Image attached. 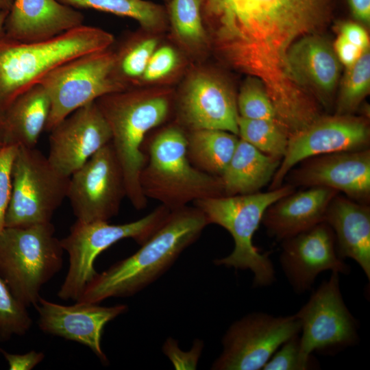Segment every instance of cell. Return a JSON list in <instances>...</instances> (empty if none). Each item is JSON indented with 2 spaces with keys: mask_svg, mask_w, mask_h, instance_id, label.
Returning <instances> with one entry per match:
<instances>
[{
  "mask_svg": "<svg viewBox=\"0 0 370 370\" xmlns=\"http://www.w3.org/2000/svg\"><path fill=\"white\" fill-rule=\"evenodd\" d=\"M50 99L39 84L19 95L6 111L0 124L5 146L34 148L45 130Z\"/></svg>",
  "mask_w": 370,
  "mask_h": 370,
  "instance_id": "obj_23",
  "label": "cell"
},
{
  "mask_svg": "<svg viewBox=\"0 0 370 370\" xmlns=\"http://www.w3.org/2000/svg\"><path fill=\"white\" fill-rule=\"evenodd\" d=\"M332 228L339 256L352 258L370 279V208L338 194L325 216Z\"/></svg>",
  "mask_w": 370,
  "mask_h": 370,
  "instance_id": "obj_22",
  "label": "cell"
},
{
  "mask_svg": "<svg viewBox=\"0 0 370 370\" xmlns=\"http://www.w3.org/2000/svg\"><path fill=\"white\" fill-rule=\"evenodd\" d=\"M112 34L82 25L51 39L26 42L0 36V124L14 101L51 70L84 54L110 48Z\"/></svg>",
  "mask_w": 370,
  "mask_h": 370,
  "instance_id": "obj_2",
  "label": "cell"
},
{
  "mask_svg": "<svg viewBox=\"0 0 370 370\" xmlns=\"http://www.w3.org/2000/svg\"><path fill=\"white\" fill-rule=\"evenodd\" d=\"M309 16H315L328 8L327 0H286Z\"/></svg>",
  "mask_w": 370,
  "mask_h": 370,
  "instance_id": "obj_40",
  "label": "cell"
},
{
  "mask_svg": "<svg viewBox=\"0 0 370 370\" xmlns=\"http://www.w3.org/2000/svg\"><path fill=\"white\" fill-rule=\"evenodd\" d=\"M14 0H0V12H9Z\"/></svg>",
  "mask_w": 370,
  "mask_h": 370,
  "instance_id": "obj_42",
  "label": "cell"
},
{
  "mask_svg": "<svg viewBox=\"0 0 370 370\" xmlns=\"http://www.w3.org/2000/svg\"><path fill=\"white\" fill-rule=\"evenodd\" d=\"M49 132L48 160L66 177L112 139L110 128L95 101L75 110Z\"/></svg>",
  "mask_w": 370,
  "mask_h": 370,
  "instance_id": "obj_14",
  "label": "cell"
},
{
  "mask_svg": "<svg viewBox=\"0 0 370 370\" xmlns=\"http://www.w3.org/2000/svg\"><path fill=\"white\" fill-rule=\"evenodd\" d=\"M116 57L110 48L68 60L38 82L50 99L45 130L51 132L79 108L99 98L126 90L114 75Z\"/></svg>",
  "mask_w": 370,
  "mask_h": 370,
  "instance_id": "obj_8",
  "label": "cell"
},
{
  "mask_svg": "<svg viewBox=\"0 0 370 370\" xmlns=\"http://www.w3.org/2000/svg\"><path fill=\"white\" fill-rule=\"evenodd\" d=\"M281 160L268 156L239 138L236 149L220 177L224 195L260 192L271 182Z\"/></svg>",
  "mask_w": 370,
  "mask_h": 370,
  "instance_id": "obj_24",
  "label": "cell"
},
{
  "mask_svg": "<svg viewBox=\"0 0 370 370\" xmlns=\"http://www.w3.org/2000/svg\"><path fill=\"white\" fill-rule=\"evenodd\" d=\"M347 70L338 103V114H347L354 110L369 90V49L364 51L355 64Z\"/></svg>",
  "mask_w": 370,
  "mask_h": 370,
  "instance_id": "obj_29",
  "label": "cell"
},
{
  "mask_svg": "<svg viewBox=\"0 0 370 370\" xmlns=\"http://www.w3.org/2000/svg\"><path fill=\"white\" fill-rule=\"evenodd\" d=\"M84 21L79 10L58 0H14L4 32L18 41L40 42L81 26Z\"/></svg>",
  "mask_w": 370,
  "mask_h": 370,
  "instance_id": "obj_19",
  "label": "cell"
},
{
  "mask_svg": "<svg viewBox=\"0 0 370 370\" xmlns=\"http://www.w3.org/2000/svg\"><path fill=\"white\" fill-rule=\"evenodd\" d=\"M177 63L175 51L170 47L155 50L142 77L147 81H156L168 75Z\"/></svg>",
  "mask_w": 370,
  "mask_h": 370,
  "instance_id": "obj_36",
  "label": "cell"
},
{
  "mask_svg": "<svg viewBox=\"0 0 370 370\" xmlns=\"http://www.w3.org/2000/svg\"><path fill=\"white\" fill-rule=\"evenodd\" d=\"M280 262L294 291L304 293L311 289L319 273L331 271L348 274L350 267L338 254L330 226L321 222L282 241Z\"/></svg>",
  "mask_w": 370,
  "mask_h": 370,
  "instance_id": "obj_15",
  "label": "cell"
},
{
  "mask_svg": "<svg viewBox=\"0 0 370 370\" xmlns=\"http://www.w3.org/2000/svg\"><path fill=\"white\" fill-rule=\"evenodd\" d=\"M238 127L240 138L261 152L282 160L287 149L289 136L277 122L239 116Z\"/></svg>",
  "mask_w": 370,
  "mask_h": 370,
  "instance_id": "obj_27",
  "label": "cell"
},
{
  "mask_svg": "<svg viewBox=\"0 0 370 370\" xmlns=\"http://www.w3.org/2000/svg\"><path fill=\"white\" fill-rule=\"evenodd\" d=\"M294 315L300 322L306 357L314 352L334 353L358 341V323L343 299L338 273L332 272Z\"/></svg>",
  "mask_w": 370,
  "mask_h": 370,
  "instance_id": "obj_11",
  "label": "cell"
},
{
  "mask_svg": "<svg viewBox=\"0 0 370 370\" xmlns=\"http://www.w3.org/2000/svg\"><path fill=\"white\" fill-rule=\"evenodd\" d=\"M208 225L204 213L194 206L171 210L138 251L97 273L76 301L99 304L110 297L139 293L168 271Z\"/></svg>",
  "mask_w": 370,
  "mask_h": 370,
  "instance_id": "obj_1",
  "label": "cell"
},
{
  "mask_svg": "<svg viewBox=\"0 0 370 370\" xmlns=\"http://www.w3.org/2000/svg\"><path fill=\"white\" fill-rule=\"evenodd\" d=\"M294 190L295 186L290 184L264 193L224 195L194 201L193 206L204 213L208 224L221 226L234 240L232 253L214 260V263L251 271L256 286L271 285L275 280V272L269 254L259 251L253 243V236L267 208Z\"/></svg>",
  "mask_w": 370,
  "mask_h": 370,
  "instance_id": "obj_5",
  "label": "cell"
},
{
  "mask_svg": "<svg viewBox=\"0 0 370 370\" xmlns=\"http://www.w3.org/2000/svg\"><path fill=\"white\" fill-rule=\"evenodd\" d=\"M70 177L61 175L40 151L18 147L12 171V192L5 227L51 222L67 197Z\"/></svg>",
  "mask_w": 370,
  "mask_h": 370,
  "instance_id": "obj_9",
  "label": "cell"
},
{
  "mask_svg": "<svg viewBox=\"0 0 370 370\" xmlns=\"http://www.w3.org/2000/svg\"><path fill=\"white\" fill-rule=\"evenodd\" d=\"M301 162L289 171L292 185L329 188L356 201L369 204V148L317 156Z\"/></svg>",
  "mask_w": 370,
  "mask_h": 370,
  "instance_id": "obj_17",
  "label": "cell"
},
{
  "mask_svg": "<svg viewBox=\"0 0 370 370\" xmlns=\"http://www.w3.org/2000/svg\"><path fill=\"white\" fill-rule=\"evenodd\" d=\"M18 147L5 145L0 150V234L5 228V218L12 192V171Z\"/></svg>",
  "mask_w": 370,
  "mask_h": 370,
  "instance_id": "obj_34",
  "label": "cell"
},
{
  "mask_svg": "<svg viewBox=\"0 0 370 370\" xmlns=\"http://www.w3.org/2000/svg\"><path fill=\"white\" fill-rule=\"evenodd\" d=\"M236 103L238 114L243 118L278 123L271 101L262 82L256 77H249L245 82L236 99Z\"/></svg>",
  "mask_w": 370,
  "mask_h": 370,
  "instance_id": "obj_31",
  "label": "cell"
},
{
  "mask_svg": "<svg viewBox=\"0 0 370 370\" xmlns=\"http://www.w3.org/2000/svg\"><path fill=\"white\" fill-rule=\"evenodd\" d=\"M367 121L348 114L321 116L289 138L286 153L273 175L269 190L282 185L289 171L301 161L317 156L369 148Z\"/></svg>",
  "mask_w": 370,
  "mask_h": 370,
  "instance_id": "obj_13",
  "label": "cell"
},
{
  "mask_svg": "<svg viewBox=\"0 0 370 370\" xmlns=\"http://www.w3.org/2000/svg\"><path fill=\"white\" fill-rule=\"evenodd\" d=\"M178 107L181 121L189 131L219 130L238 136L236 99L227 86L213 76H194Z\"/></svg>",
  "mask_w": 370,
  "mask_h": 370,
  "instance_id": "obj_18",
  "label": "cell"
},
{
  "mask_svg": "<svg viewBox=\"0 0 370 370\" xmlns=\"http://www.w3.org/2000/svg\"><path fill=\"white\" fill-rule=\"evenodd\" d=\"M75 9H94L133 18L145 29L157 30L165 22L164 9L145 0H58Z\"/></svg>",
  "mask_w": 370,
  "mask_h": 370,
  "instance_id": "obj_26",
  "label": "cell"
},
{
  "mask_svg": "<svg viewBox=\"0 0 370 370\" xmlns=\"http://www.w3.org/2000/svg\"><path fill=\"white\" fill-rule=\"evenodd\" d=\"M340 34L362 51L369 49V39L365 29L353 22H345L339 26Z\"/></svg>",
  "mask_w": 370,
  "mask_h": 370,
  "instance_id": "obj_39",
  "label": "cell"
},
{
  "mask_svg": "<svg viewBox=\"0 0 370 370\" xmlns=\"http://www.w3.org/2000/svg\"><path fill=\"white\" fill-rule=\"evenodd\" d=\"M170 212L160 204L145 217L123 224L76 220L69 234L60 240L64 251L69 255V267L58 293V297L76 301L97 273L94 263L101 253L125 238H132L143 244L163 224Z\"/></svg>",
  "mask_w": 370,
  "mask_h": 370,
  "instance_id": "obj_7",
  "label": "cell"
},
{
  "mask_svg": "<svg viewBox=\"0 0 370 370\" xmlns=\"http://www.w3.org/2000/svg\"><path fill=\"white\" fill-rule=\"evenodd\" d=\"M169 13L177 37L189 45H200L206 40L199 0H171Z\"/></svg>",
  "mask_w": 370,
  "mask_h": 370,
  "instance_id": "obj_28",
  "label": "cell"
},
{
  "mask_svg": "<svg viewBox=\"0 0 370 370\" xmlns=\"http://www.w3.org/2000/svg\"><path fill=\"white\" fill-rule=\"evenodd\" d=\"M339 63L334 49L318 34L300 38L287 53V64L293 80L309 92V89H313L323 104L328 103L338 82Z\"/></svg>",
  "mask_w": 370,
  "mask_h": 370,
  "instance_id": "obj_20",
  "label": "cell"
},
{
  "mask_svg": "<svg viewBox=\"0 0 370 370\" xmlns=\"http://www.w3.org/2000/svg\"><path fill=\"white\" fill-rule=\"evenodd\" d=\"M238 140V136L223 130H191L186 133L187 156L197 169L221 177Z\"/></svg>",
  "mask_w": 370,
  "mask_h": 370,
  "instance_id": "obj_25",
  "label": "cell"
},
{
  "mask_svg": "<svg viewBox=\"0 0 370 370\" xmlns=\"http://www.w3.org/2000/svg\"><path fill=\"white\" fill-rule=\"evenodd\" d=\"M338 194L325 187L294 190L270 205L261 223L271 236L283 241L324 221L327 209Z\"/></svg>",
  "mask_w": 370,
  "mask_h": 370,
  "instance_id": "obj_21",
  "label": "cell"
},
{
  "mask_svg": "<svg viewBox=\"0 0 370 370\" xmlns=\"http://www.w3.org/2000/svg\"><path fill=\"white\" fill-rule=\"evenodd\" d=\"M295 317L251 312L235 321L222 338V352L213 370H260L280 346L300 332Z\"/></svg>",
  "mask_w": 370,
  "mask_h": 370,
  "instance_id": "obj_10",
  "label": "cell"
},
{
  "mask_svg": "<svg viewBox=\"0 0 370 370\" xmlns=\"http://www.w3.org/2000/svg\"><path fill=\"white\" fill-rule=\"evenodd\" d=\"M156 45L157 40L149 38L128 45L119 53H114V75L126 88L127 81L143 75Z\"/></svg>",
  "mask_w": 370,
  "mask_h": 370,
  "instance_id": "obj_32",
  "label": "cell"
},
{
  "mask_svg": "<svg viewBox=\"0 0 370 370\" xmlns=\"http://www.w3.org/2000/svg\"><path fill=\"white\" fill-rule=\"evenodd\" d=\"M27 308L13 295L0 276V341L23 336L29 330L32 319Z\"/></svg>",
  "mask_w": 370,
  "mask_h": 370,
  "instance_id": "obj_30",
  "label": "cell"
},
{
  "mask_svg": "<svg viewBox=\"0 0 370 370\" xmlns=\"http://www.w3.org/2000/svg\"><path fill=\"white\" fill-rule=\"evenodd\" d=\"M312 356L301 352L299 334L284 342L265 364L262 370H308L317 367Z\"/></svg>",
  "mask_w": 370,
  "mask_h": 370,
  "instance_id": "obj_33",
  "label": "cell"
},
{
  "mask_svg": "<svg viewBox=\"0 0 370 370\" xmlns=\"http://www.w3.org/2000/svg\"><path fill=\"white\" fill-rule=\"evenodd\" d=\"M125 197L123 173L111 142L70 176L66 198L78 221H108Z\"/></svg>",
  "mask_w": 370,
  "mask_h": 370,
  "instance_id": "obj_12",
  "label": "cell"
},
{
  "mask_svg": "<svg viewBox=\"0 0 370 370\" xmlns=\"http://www.w3.org/2000/svg\"><path fill=\"white\" fill-rule=\"evenodd\" d=\"M5 146L4 140L0 130V150Z\"/></svg>",
  "mask_w": 370,
  "mask_h": 370,
  "instance_id": "obj_44",
  "label": "cell"
},
{
  "mask_svg": "<svg viewBox=\"0 0 370 370\" xmlns=\"http://www.w3.org/2000/svg\"><path fill=\"white\" fill-rule=\"evenodd\" d=\"M112 133L111 143L121 166L126 197L136 210L144 209L147 199L139 182L147 157L143 144L147 134L162 124L170 112L166 95H145L125 90L95 101Z\"/></svg>",
  "mask_w": 370,
  "mask_h": 370,
  "instance_id": "obj_4",
  "label": "cell"
},
{
  "mask_svg": "<svg viewBox=\"0 0 370 370\" xmlns=\"http://www.w3.org/2000/svg\"><path fill=\"white\" fill-rule=\"evenodd\" d=\"M63 252L51 222L5 227L0 234V276L21 304L35 307L42 287L61 269Z\"/></svg>",
  "mask_w": 370,
  "mask_h": 370,
  "instance_id": "obj_6",
  "label": "cell"
},
{
  "mask_svg": "<svg viewBox=\"0 0 370 370\" xmlns=\"http://www.w3.org/2000/svg\"><path fill=\"white\" fill-rule=\"evenodd\" d=\"M10 370H31L45 358L44 353L34 350L25 354H11L0 348Z\"/></svg>",
  "mask_w": 370,
  "mask_h": 370,
  "instance_id": "obj_37",
  "label": "cell"
},
{
  "mask_svg": "<svg viewBox=\"0 0 370 370\" xmlns=\"http://www.w3.org/2000/svg\"><path fill=\"white\" fill-rule=\"evenodd\" d=\"M334 51L338 61L347 69L353 66L364 51L341 34L334 42Z\"/></svg>",
  "mask_w": 370,
  "mask_h": 370,
  "instance_id": "obj_38",
  "label": "cell"
},
{
  "mask_svg": "<svg viewBox=\"0 0 370 370\" xmlns=\"http://www.w3.org/2000/svg\"><path fill=\"white\" fill-rule=\"evenodd\" d=\"M9 12H0V36L5 34L4 23Z\"/></svg>",
  "mask_w": 370,
  "mask_h": 370,
  "instance_id": "obj_43",
  "label": "cell"
},
{
  "mask_svg": "<svg viewBox=\"0 0 370 370\" xmlns=\"http://www.w3.org/2000/svg\"><path fill=\"white\" fill-rule=\"evenodd\" d=\"M147 158L139 177L142 191L147 199L156 200L171 211L199 199L224 196L220 177L190 163L186 133L179 125L158 132L147 145Z\"/></svg>",
  "mask_w": 370,
  "mask_h": 370,
  "instance_id": "obj_3",
  "label": "cell"
},
{
  "mask_svg": "<svg viewBox=\"0 0 370 370\" xmlns=\"http://www.w3.org/2000/svg\"><path fill=\"white\" fill-rule=\"evenodd\" d=\"M354 17L365 24L370 22V0H347Z\"/></svg>",
  "mask_w": 370,
  "mask_h": 370,
  "instance_id": "obj_41",
  "label": "cell"
},
{
  "mask_svg": "<svg viewBox=\"0 0 370 370\" xmlns=\"http://www.w3.org/2000/svg\"><path fill=\"white\" fill-rule=\"evenodd\" d=\"M204 347L203 341H195L188 352H184L177 345V342L169 338L163 345L162 352L169 358L175 369H195Z\"/></svg>",
  "mask_w": 370,
  "mask_h": 370,
  "instance_id": "obj_35",
  "label": "cell"
},
{
  "mask_svg": "<svg viewBox=\"0 0 370 370\" xmlns=\"http://www.w3.org/2000/svg\"><path fill=\"white\" fill-rule=\"evenodd\" d=\"M35 308L41 331L86 346L105 365L108 359L101 348L104 328L128 310L125 304L103 306L76 301L74 305L66 306L42 297Z\"/></svg>",
  "mask_w": 370,
  "mask_h": 370,
  "instance_id": "obj_16",
  "label": "cell"
}]
</instances>
